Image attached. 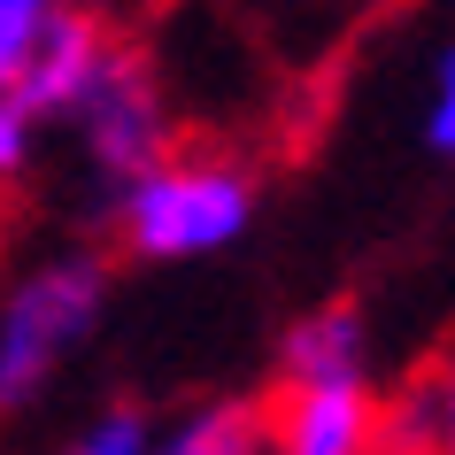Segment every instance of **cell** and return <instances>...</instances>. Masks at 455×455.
Here are the masks:
<instances>
[{"instance_id": "6da1fadb", "label": "cell", "mask_w": 455, "mask_h": 455, "mask_svg": "<svg viewBox=\"0 0 455 455\" xmlns=\"http://www.w3.org/2000/svg\"><path fill=\"white\" fill-rule=\"evenodd\" d=\"M255 209H263V186L224 147H170L140 178H124L108 193L116 240L140 263H201V255H224V247L247 240Z\"/></svg>"}, {"instance_id": "7a4b0ae2", "label": "cell", "mask_w": 455, "mask_h": 455, "mask_svg": "<svg viewBox=\"0 0 455 455\" xmlns=\"http://www.w3.org/2000/svg\"><path fill=\"white\" fill-rule=\"evenodd\" d=\"M108 316V255L100 247H47L0 286V425L39 409L62 386Z\"/></svg>"}, {"instance_id": "3957f363", "label": "cell", "mask_w": 455, "mask_h": 455, "mask_svg": "<svg viewBox=\"0 0 455 455\" xmlns=\"http://www.w3.org/2000/svg\"><path fill=\"white\" fill-rule=\"evenodd\" d=\"M62 124H70L77 155H85V178H93L100 193H116L124 178H140L155 155L178 147L170 93H163L155 62H147L132 39H108L100 70L85 77V93L70 100V116H62Z\"/></svg>"}, {"instance_id": "277c9868", "label": "cell", "mask_w": 455, "mask_h": 455, "mask_svg": "<svg viewBox=\"0 0 455 455\" xmlns=\"http://www.w3.org/2000/svg\"><path fill=\"white\" fill-rule=\"evenodd\" d=\"M108 39H116V31L100 24L93 8L62 0L47 24L31 31V47L16 54V70H8V100H16V108H24L31 124H39V132H54V124L70 116V100L85 93V77L100 70Z\"/></svg>"}, {"instance_id": "5b68a950", "label": "cell", "mask_w": 455, "mask_h": 455, "mask_svg": "<svg viewBox=\"0 0 455 455\" xmlns=\"http://www.w3.org/2000/svg\"><path fill=\"white\" fill-rule=\"evenodd\" d=\"M371 379H278L263 394L270 455H371Z\"/></svg>"}, {"instance_id": "8992f818", "label": "cell", "mask_w": 455, "mask_h": 455, "mask_svg": "<svg viewBox=\"0 0 455 455\" xmlns=\"http://www.w3.org/2000/svg\"><path fill=\"white\" fill-rule=\"evenodd\" d=\"M371 455H455V386L440 363L371 394Z\"/></svg>"}, {"instance_id": "52a82bcc", "label": "cell", "mask_w": 455, "mask_h": 455, "mask_svg": "<svg viewBox=\"0 0 455 455\" xmlns=\"http://www.w3.org/2000/svg\"><path fill=\"white\" fill-rule=\"evenodd\" d=\"M278 379H371V316L355 301L301 309L278 339Z\"/></svg>"}, {"instance_id": "ba28073f", "label": "cell", "mask_w": 455, "mask_h": 455, "mask_svg": "<svg viewBox=\"0 0 455 455\" xmlns=\"http://www.w3.org/2000/svg\"><path fill=\"white\" fill-rule=\"evenodd\" d=\"M147 455H270V432H263V394L255 402H193L178 409L170 425H155V440H147Z\"/></svg>"}, {"instance_id": "9c48e42d", "label": "cell", "mask_w": 455, "mask_h": 455, "mask_svg": "<svg viewBox=\"0 0 455 455\" xmlns=\"http://www.w3.org/2000/svg\"><path fill=\"white\" fill-rule=\"evenodd\" d=\"M417 140H425L432 163L455 155V47L432 39L425 47V100H417Z\"/></svg>"}, {"instance_id": "30bf717a", "label": "cell", "mask_w": 455, "mask_h": 455, "mask_svg": "<svg viewBox=\"0 0 455 455\" xmlns=\"http://www.w3.org/2000/svg\"><path fill=\"white\" fill-rule=\"evenodd\" d=\"M147 440H155V417L147 409H100L93 425H77L47 455H147Z\"/></svg>"}, {"instance_id": "8fae6325", "label": "cell", "mask_w": 455, "mask_h": 455, "mask_svg": "<svg viewBox=\"0 0 455 455\" xmlns=\"http://www.w3.org/2000/svg\"><path fill=\"white\" fill-rule=\"evenodd\" d=\"M31 163H39V124H31L16 100L0 93V186L31 178Z\"/></svg>"}, {"instance_id": "7c38bea8", "label": "cell", "mask_w": 455, "mask_h": 455, "mask_svg": "<svg viewBox=\"0 0 455 455\" xmlns=\"http://www.w3.org/2000/svg\"><path fill=\"white\" fill-rule=\"evenodd\" d=\"M62 0H0V54H24L31 47V31L47 24Z\"/></svg>"}, {"instance_id": "4fadbf2b", "label": "cell", "mask_w": 455, "mask_h": 455, "mask_svg": "<svg viewBox=\"0 0 455 455\" xmlns=\"http://www.w3.org/2000/svg\"><path fill=\"white\" fill-rule=\"evenodd\" d=\"M8 70H16V54H0V93H8Z\"/></svg>"}]
</instances>
